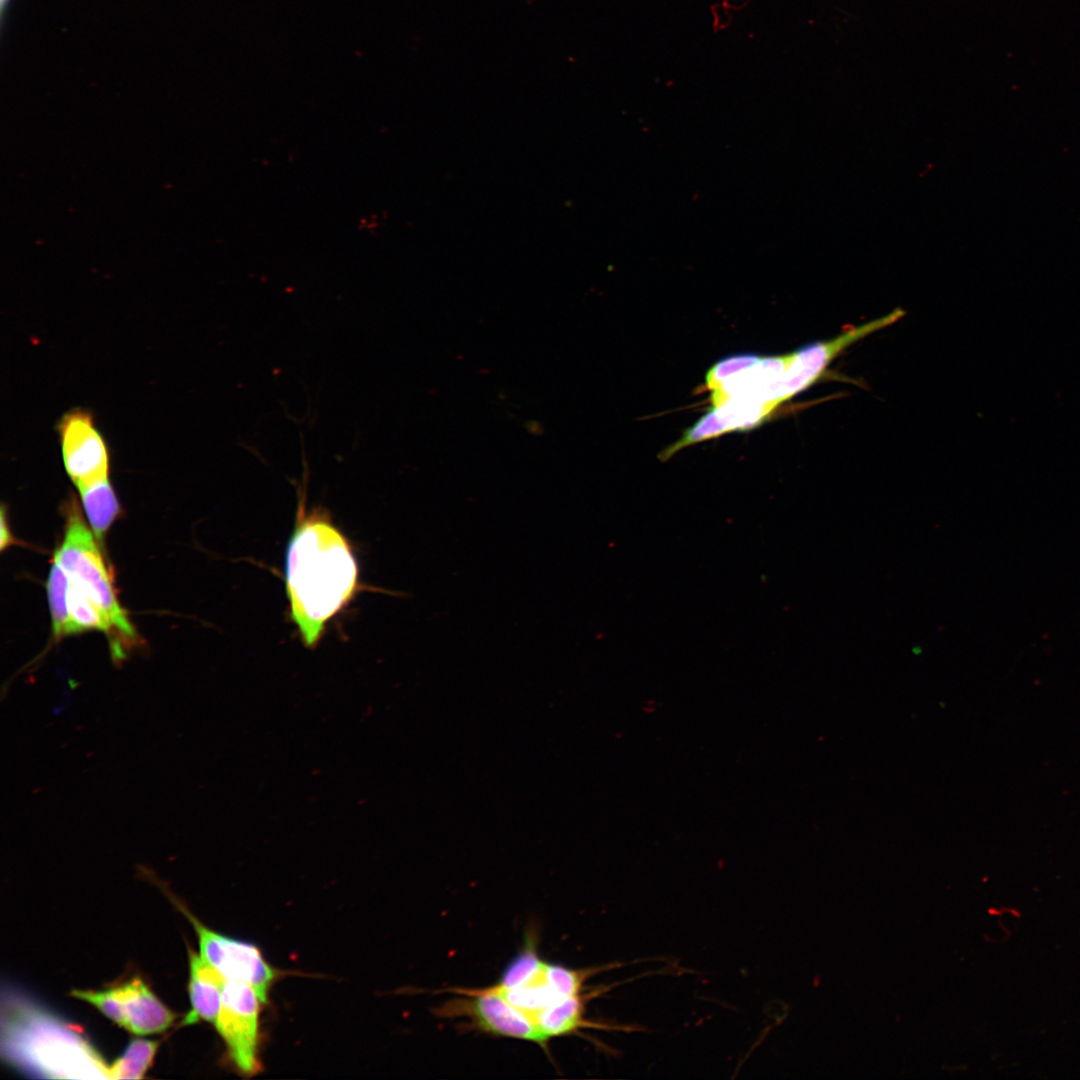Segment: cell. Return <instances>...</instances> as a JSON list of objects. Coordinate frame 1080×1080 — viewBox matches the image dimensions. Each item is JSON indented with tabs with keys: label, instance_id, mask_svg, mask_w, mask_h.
I'll use <instances>...</instances> for the list:
<instances>
[{
	"label": "cell",
	"instance_id": "cell-8",
	"mask_svg": "<svg viewBox=\"0 0 1080 1080\" xmlns=\"http://www.w3.org/2000/svg\"><path fill=\"white\" fill-rule=\"evenodd\" d=\"M904 314L902 309H895L878 319L849 329L833 339L809 344L792 352L782 378L783 400H788L814 383L828 364L848 346L893 324Z\"/></svg>",
	"mask_w": 1080,
	"mask_h": 1080
},
{
	"label": "cell",
	"instance_id": "cell-15",
	"mask_svg": "<svg viewBox=\"0 0 1080 1080\" xmlns=\"http://www.w3.org/2000/svg\"><path fill=\"white\" fill-rule=\"evenodd\" d=\"M544 962L536 950L535 940L528 937L523 949L509 962L499 981L492 986L498 990L519 987L533 977Z\"/></svg>",
	"mask_w": 1080,
	"mask_h": 1080
},
{
	"label": "cell",
	"instance_id": "cell-4",
	"mask_svg": "<svg viewBox=\"0 0 1080 1080\" xmlns=\"http://www.w3.org/2000/svg\"><path fill=\"white\" fill-rule=\"evenodd\" d=\"M262 1004L253 987L225 978L221 1009L214 1025L225 1043L231 1063L247 1077L262 1070L259 1055Z\"/></svg>",
	"mask_w": 1080,
	"mask_h": 1080
},
{
	"label": "cell",
	"instance_id": "cell-11",
	"mask_svg": "<svg viewBox=\"0 0 1080 1080\" xmlns=\"http://www.w3.org/2000/svg\"><path fill=\"white\" fill-rule=\"evenodd\" d=\"M585 999L574 995L554 1002L533 1019L534 1025L549 1040L551 1037L576 1033L581 1028L625 1029V1027L594 1023L585 1019Z\"/></svg>",
	"mask_w": 1080,
	"mask_h": 1080
},
{
	"label": "cell",
	"instance_id": "cell-7",
	"mask_svg": "<svg viewBox=\"0 0 1080 1080\" xmlns=\"http://www.w3.org/2000/svg\"><path fill=\"white\" fill-rule=\"evenodd\" d=\"M57 431L65 470L78 489L108 478L109 451L92 414L72 409L62 416Z\"/></svg>",
	"mask_w": 1080,
	"mask_h": 1080
},
{
	"label": "cell",
	"instance_id": "cell-12",
	"mask_svg": "<svg viewBox=\"0 0 1080 1080\" xmlns=\"http://www.w3.org/2000/svg\"><path fill=\"white\" fill-rule=\"evenodd\" d=\"M89 524L95 536L102 540L120 513V505L108 478L78 489Z\"/></svg>",
	"mask_w": 1080,
	"mask_h": 1080
},
{
	"label": "cell",
	"instance_id": "cell-13",
	"mask_svg": "<svg viewBox=\"0 0 1080 1080\" xmlns=\"http://www.w3.org/2000/svg\"><path fill=\"white\" fill-rule=\"evenodd\" d=\"M69 576L61 563L53 559L47 592L54 636L59 639L77 632L68 606Z\"/></svg>",
	"mask_w": 1080,
	"mask_h": 1080
},
{
	"label": "cell",
	"instance_id": "cell-1",
	"mask_svg": "<svg viewBox=\"0 0 1080 1080\" xmlns=\"http://www.w3.org/2000/svg\"><path fill=\"white\" fill-rule=\"evenodd\" d=\"M284 572L289 617L304 646L313 649L359 588L352 546L326 512L299 504Z\"/></svg>",
	"mask_w": 1080,
	"mask_h": 1080
},
{
	"label": "cell",
	"instance_id": "cell-6",
	"mask_svg": "<svg viewBox=\"0 0 1080 1080\" xmlns=\"http://www.w3.org/2000/svg\"><path fill=\"white\" fill-rule=\"evenodd\" d=\"M181 910L193 924L200 945V955L226 979L244 982L255 989L263 1003L281 976L254 944L215 932L187 909Z\"/></svg>",
	"mask_w": 1080,
	"mask_h": 1080
},
{
	"label": "cell",
	"instance_id": "cell-2",
	"mask_svg": "<svg viewBox=\"0 0 1080 1080\" xmlns=\"http://www.w3.org/2000/svg\"><path fill=\"white\" fill-rule=\"evenodd\" d=\"M3 1050L22 1069L49 1078L109 1079V1066L78 1029L31 1004L10 1005Z\"/></svg>",
	"mask_w": 1080,
	"mask_h": 1080
},
{
	"label": "cell",
	"instance_id": "cell-3",
	"mask_svg": "<svg viewBox=\"0 0 1080 1080\" xmlns=\"http://www.w3.org/2000/svg\"><path fill=\"white\" fill-rule=\"evenodd\" d=\"M54 558L66 570L70 583L96 606L109 623L112 658L114 662H121L127 656L126 649L137 644V634L118 602L110 569L74 499L67 505L64 539Z\"/></svg>",
	"mask_w": 1080,
	"mask_h": 1080
},
{
	"label": "cell",
	"instance_id": "cell-10",
	"mask_svg": "<svg viewBox=\"0 0 1080 1080\" xmlns=\"http://www.w3.org/2000/svg\"><path fill=\"white\" fill-rule=\"evenodd\" d=\"M189 964L188 991L191 1010L182 1024L191 1025L199 1021L214 1024L221 1009V993L225 977L193 950H189Z\"/></svg>",
	"mask_w": 1080,
	"mask_h": 1080
},
{
	"label": "cell",
	"instance_id": "cell-5",
	"mask_svg": "<svg viewBox=\"0 0 1080 1080\" xmlns=\"http://www.w3.org/2000/svg\"><path fill=\"white\" fill-rule=\"evenodd\" d=\"M461 997L447 1001L438 1009L441 1017H465L472 1027L494 1036L530 1041L547 1048L548 1039L521 1011L490 987L454 988Z\"/></svg>",
	"mask_w": 1080,
	"mask_h": 1080
},
{
	"label": "cell",
	"instance_id": "cell-9",
	"mask_svg": "<svg viewBox=\"0 0 1080 1080\" xmlns=\"http://www.w3.org/2000/svg\"><path fill=\"white\" fill-rule=\"evenodd\" d=\"M110 989L118 1003V1025L134 1034L148 1035L165 1031L176 1018V1014L139 978H133Z\"/></svg>",
	"mask_w": 1080,
	"mask_h": 1080
},
{
	"label": "cell",
	"instance_id": "cell-16",
	"mask_svg": "<svg viewBox=\"0 0 1080 1080\" xmlns=\"http://www.w3.org/2000/svg\"><path fill=\"white\" fill-rule=\"evenodd\" d=\"M12 541H13V537H12V535L10 533V529H9L8 522H7V519H6V513H5L4 509H2V512H1V542H0L1 550H4L6 547H8L12 543Z\"/></svg>",
	"mask_w": 1080,
	"mask_h": 1080
},
{
	"label": "cell",
	"instance_id": "cell-14",
	"mask_svg": "<svg viewBox=\"0 0 1080 1080\" xmlns=\"http://www.w3.org/2000/svg\"><path fill=\"white\" fill-rule=\"evenodd\" d=\"M159 1042L133 1040L123 1055L108 1069L109 1079H142L151 1066Z\"/></svg>",
	"mask_w": 1080,
	"mask_h": 1080
},
{
	"label": "cell",
	"instance_id": "cell-17",
	"mask_svg": "<svg viewBox=\"0 0 1080 1080\" xmlns=\"http://www.w3.org/2000/svg\"><path fill=\"white\" fill-rule=\"evenodd\" d=\"M9 2H10V0H0L1 25H3V20H4V17H5V11H6L7 7H8V5H9Z\"/></svg>",
	"mask_w": 1080,
	"mask_h": 1080
}]
</instances>
